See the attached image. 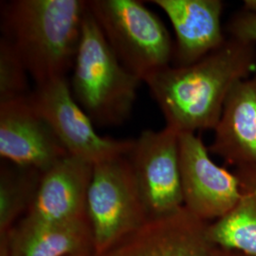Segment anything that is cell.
<instances>
[{
    "instance_id": "7",
    "label": "cell",
    "mask_w": 256,
    "mask_h": 256,
    "mask_svg": "<svg viewBox=\"0 0 256 256\" xmlns=\"http://www.w3.org/2000/svg\"><path fill=\"white\" fill-rule=\"evenodd\" d=\"M30 100L68 155L94 165L126 156L134 140L102 137L88 114L75 101L66 78L36 86Z\"/></svg>"
},
{
    "instance_id": "20",
    "label": "cell",
    "mask_w": 256,
    "mask_h": 256,
    "mask_svg": "<svg viewBox=\"0 0 256 256\" xmlns=\"http://www.w3.org/2000/svg\"><path fill=\"white\" fill-rule=\"evenodd\" d=\"M220 256H248L238 252H234V250H222L220 248Z\"/></svg>"
},
{
    "instance_id": "4",
    "label": "cell",
    "mask_w": 256,
    "mask_h": 256,
    "mask_svg": "<svg viewBox=\"0 0 256 256\" xmlns=\"http://www.w3.org/2000/svg\"><path fill=\"white\" fill-rule=\"evenodd\" d=\"M88 10L120 63L142 82L171 66L174 45L160 18L137 0H92Z\"/></svg>"
},
{
    "instance_id": "10",
    "label": "cell",
    "mask_w": 256,
    "mask_h": 256,
    "mask_svg": "<svg viewBox=\"0 0 256 256\" xmlns=\"http://www.w3.org/2000/svg\"><path fill=\"white\" fill-rule=\"evenodd\" d=\"M209 224L186 207L147 220L108 256H220L209 238Z\"/></svg>"
},
{
    "instance_id": "8",
    "label": "cell",
    "mask_w": 256,
    "mask_h": 256,
    "mask_svg": "<svg viewBox=\"0 0 256 256\" xmlns=\"http://www.w3.org/2000/svg\"><path fill=\"white\" fill-rule=\"evenodd\" d=\"M178 150L184 207L206 222L220 220L240 198L238 176L216 164L194 133H180Z\"/></svg>"
},
{
    "instance_id": "9",
    "label": "cell",
    "mask_w": 256,
    "mask_h": 256,
    "mask_svg": "<svg viewBox=\"0 0 256 256\" xmlns=\"http://www.w3.org/2000/svg\"><path fill=\"white\" fill-rule=\"evenodd\" d=\"M66 156L68 153L30 96L0 104L1 158L45 173Z\"/></svg>"
},
{
    "instance_id": "19",
    "label": "cell",
    "mask_w": 256,
    "mask_h": 256,
    "mask_svg": "<svg viewBox=\"0 0 256 256\" xmlns=\"http://www.w3.org/2000/svg\"><path fill=\"white\" fill-rule=\"evenodd\" d=\"M244 10L256 14V0H245L244 1Z\"/></svg>"
},
{
    "instance_id": "15",
    "label": "cell",
    "mask_w": 256,
    "mask_h": 256,
    "mask_svg": "<svg viewBox=\"0 0 256 256\" xmlns=\"http://www.w3.org/2000/svg\"><path fill=\"white\" fill-rule=\"evenodd\" d=\"M84 218L74 222L22 227L14 241L12 256H64L74 254L82 245Z\"/></svg>"
},
{
    "instance_id": "14",
    "label": "cell",
    "mask_w": 256,
    "mask_h": 256,
    "mask_svg": "<svg viewBox=\"0 0 256 256\" xmlns=\"http://www.w3.org/2000/svg\"><path fill=\"white\" fill-rule=\"evenodd\" d=\"M240 198L234 207L209 224L210 241L220 248L256 256V166L238 168Z\"/></svg>"
},
{
    "instance_id": "3",
    "label": "cell",
    "mask_w": 256,
    "mask_h": 256,
    "mask_svg": "<svg viewBox=\"0 0 256 256\" xmlns=\"http://www.w3.org/2000/svg\"><path fill=\"white\" fill-rule=\"evenodd\" d=\"M142 82L120 63L88 6L70 82L75 101L94 124L118 126L130 117Z\"/></svg>"
},
{
    "instance_id": "1",
    "label": "cell",
    "mask_w": 256,
    "mask_h": 256,
    "mask_svg": "<svg viewBox=\"0 0 256 256\" xmlns=\"http://www.w3.org/2000/svg\"><path fill=\"white\" fill-rule=\"evenodd\" d=\"M256 72V44L230 36L187 66H168L146 77L166 126L178 133L214 129L230 92Z\"/></svg>"
},
{
    "instance_id": "11",
    "label": "cell",
    "mask_w": 256,
    "mask_h": 256,
    "mask_svg": "<svg viewBox=\"0 0 256 256\" xmlns=\"http://www.w3.org/2000/svg\"><path fill=\"white\" fill-rule=\"evenodd\" d=\"M92 167L68 155L43 173L22 227L59 225L84 218Z\"/></svg>"
},
{
    "instance_id": "17",
    "label": "cell",
    "mask_w": 256,
    "mask_h": 256,
    "mask_svg": "<svg viewBox=\"0 0 256 256\" xmlns=\"http://www.w3.org/2000/svg\"><path fill=\"white\" fill-rule=\"evenodd\" d=\"M26 68L6 40L0 39V104L25 99L28 92Z\"/></svg>"
},
{
    "instance_id": "18",
    "label": "cell",
    "mask_w": 256,
    "mask_h": 256,
    "mask_svg": "<svg viewBox=\"0 0 256 256\" xmlns=\"http://www.w3.org/2000/svg\"><path fill=\"white\" fill-rule=\"evenodd\" d=\"M230 36L236 37L256 44V14L246 10L238 12L230 20Z\"/></svg>"
},
{
    "instance_id": "5",
    "label": "cell",
    "mask_w": 256,
    "mask_h": 256,
    "mask_svg": "<svg viewBox=\"0 0 256 256\" xmlns=\"http://www.w3.org/2000/svg\"><path fill=\"white\" fill-rule=\"evenodd\" d=\"M86 216L99 252H106L146 221L126 156L93 165L86 192Z\"/></svg>"
},
{
    "instance_id": "12",
    "label": "cell",
    "mask_w": 256,
    "mask_h": 256,
    "mask_svg": "<svg viewBox=\"0 0 256 256\" xmlns=\"http://www.w3.org/2000/svg\"><path fill=\"white\" fill-rule=\"evenodd\" d=\"M168 16L176 34L174 66L192 64L223 45L220 0H151Z\"/></svg>"
},
{
    "instance_id": "16",
    "label": "cell",
    "mask_w": 256,
    "mask_h": 256,
    "mask_svg": "<svg viewBox=\"0 0 256 256\" xmlns=\"http://www.w3.org/2000/svg\"><path fill=\"white\" fill-rule=\"evenodd\" d=\"M1 170L0 227L5 230L27 206L30 207L43 173L34 168L12 164Z\"/></svg>"
},
{
    "instance_id": "13",
    "label": "cell",
    "mask_w": 256,
    "mask_h": 256,
    "mask_svg": "<svg viewBox=\"0 0 256 256\" xmlns=\"http://www.w3.org/2000/svg\"><path fill=\"white\" fill-rule=\"evenodd\" d=\"M214 131L209 152L236 169L256 166V72L230 92Z\"/></svg>"
},
{
    "instance_id": "2",
    "label": "cell",
    "mask_w": 256,
    "mask_h": 256,
    "mask_svg": "<svg viewBox=\"0 0 256 256\" xmlns=\"http://www.w3.org/2000/svg\"><path fill=\"white\" fill-rule=\"evenodd\" d=\"M88 1L12 0L1 3L2 36L36 86L72 70Z\"/></svg>"
},
{
    "instance_id": "6",
    "label": "cell",
    "mask_w": 256,
    "mask_h": 256,
    "mask_svg": "<svg viewBox=\"0 0 256 256\" xmlns=\"http://www.w3.org/2000/svg\"><path fill=\"white\" fill-rule=\"evenodd\" d=\"M178 136L167 126L158 131L147 129L126 156L147 220L171 214L184 206Z\"/></svg>"
}]
</instances>
